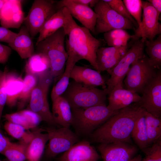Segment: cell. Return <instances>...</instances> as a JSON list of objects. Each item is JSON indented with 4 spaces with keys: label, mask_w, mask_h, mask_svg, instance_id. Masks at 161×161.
<instances>
[{
    "label": "cell",
    "mask_w": 161,
    "mask_h": 161,
    "mask_svg": "<svg viewBox=\"0 0 161 161\" xmlns=\"http://www.w3.org/2000/svg\"><path fill=\"white\" fill-rule=\"evenodd\" d=\"M94 8L98 16L95 27V34L117 29H135L130 21L117 13L103 0H98Z\"/></svg>",
    "instance_id": "8"
},
{
    "label": "cell",
    "mask_w": 161,
    "mask_h": 161,
    "mask_svg": "<svg viewBox=\"0 0 161 161\" xmlns=\"http://www.w3.org/2000/svg\"><path fill=\"white\" fill-rule=\"evenodd\" d=\"M105 42L112 39H122L128 41L132 37L124 29H117L112 30L104 34Z\"/></svg>",
    "instance_id": "37"
},
{
    "label": "cell",
    "mask_w": 161,
    "mask_h": 161,
    "mask_svg": "<svg viewBox=\"0 0 161 161\" xmlns=\"http://www.w3.org/2000/svg\"><path fill=\"white\" fill-rule=\"evenodd\" d=\"M145 111L138 103L119 110L92 134L91 140L100 144L115 142L131 144L135 123Z\"/></svg>",
    "instance_id": "1"
},
{
    "label": "cell",
    "mask_w": 161,
    "mask_h": 161,
    "mask_svg": "<svg viewBox=\"0 0 161 161\" xmlns=\"http://www.w3.org/2000/svg\"><path fill=\"white\" fill-rule=\"evenodd\" d=\"M38 76L26 73L23 79V86L17 103L18 108L21 109L29 102L31 93L38 81Z\"/></svg>",
    "instance_id": "29"
},
{
    "label": "cell",
    "mask_w": 161,
    "mask_h": 161,
    "mask_svg": "<svg viewBox=\"0 0 161 161\" xmlns=\"http://www.w3.org/2000/svg\"><path fill=\"white\" fill-rule=\"evenodd\" d=\"M23 78L17 73L8 72L6 76V88L7 94L6 104L12 107L17 103L23 86Z\"/></svg>",
    "instance_id": "24"
},
{
    "label": "cell",
    "mask_w": 161,
    "mask_h": 161,
    "mask_svg": "<svg viewBox=\"0 0 161 161\" xmlns=\"http://www.w3.org/2000/svg\"><path fill=\"white\" fill-rule=\"evenodd\" d=\"M8 44L23 59L28 58L35 53L33 41L25 26L21 27L16 37Z\"/></svg>",
    "instance_id": "22"
},
{
    "label": "cell",
    "mask_w": 161,
    "mask_h": 161,
    "mask_svg": "<svg viewBox=\"0 0 161 161\" xmlns=\"http://www.w3.org/2000/svg\"><path fill=\"white\" fill-rule=\"evenodd\" d=\"M76 23L65 7L58 9L45 23L39 32L36 45L61 28L67 35Z\"/></svg>",
    "instance_id": "14"
},
{
    "label": "cell",
    "mask_w": 161,
    "mask_h": 161,
    "mask_svg": "<svg viewBox=\"0 0 161 161\" xmlns=\"http://www.w3.org/2000/svg\"><path fill=\"white\" fill-rule=\"evenodd\" d=\"M142 159L141 155H139L133 157L128 161H141Z\"/></svg>",
    "instance_id": "45"
},
{
    "label": "cell",
    "mask_w": 161,
    "mask_h": 161,
    "mask_svg": "<svg viewBox=\"0 0 161 161\" xmlns=\"http://www.w3.org/2000/svg\"><path fill=\"white\" fill-rule=\"evenodd\" d=\"M108 95L109 104L107 106L114 111L119 110L132 103H138L141 99L138 94L123 88V85L115 86Z\"/></svg>",
    "instance_id": "19"
},
{
    "label": "cell",
    "mask_w": 161,
    "mask_h": 161,
    "mask_svg": "<svg viewBox=\"0 0 161 161\" xmlns=\"http://www.w3.org/2000/svg\"><path fill=\"white\" fill-rule=\"evenodd\" d=\"M4 128L10 136L20 142L27 144H29L33 135V132L26 131L23 127L8 121L5 123Z\"/></svg>",
    "instance_id": "31"
},
{
    "label": "cell",
    "mask_w": 161,
    "mask_h": 161,
    "mask_svg": "<svg viewBox=\"0 0 161 161\" xmlns=\"http://www.w3.org/2000/svg\"><path fill=\"white\" fill-rule=\"evenodd\" d=\"M145 111L137 119L131 134V137L142 150L148 147Z\"/></svg>",
    "instance_id": "26"
},
{
    "label": "cell",
    "mask_w": 161,
    "mask_h": 161,
    "mask_svg": "<svg viewBox=\"0 0 161 161\" xmlns=\"http://www.w3.org/2000/svg\"><path fill=\"white\" fill-rule=\"evenodd\" d=\"M145 116L149 147L155 142L161 140V119L145 111Z\"/></svg>",
    "instance_id": "27"
},
{
    "label": "cell",
    "mask_w": 161,
    "mask_h": 161,
    "mask_svg": "<svg viewBox=\"0 0 161 161\" xmlns=\"http://www.w3.org/2000/svg\"><path fill=\"white\" fill-rule=\"evenodd\" d=\"M45 131L49 136V143L45 152L48 158H54L59 154L65 152L79 141L78 135L69 128H49Z\"/></svg>",
    "instance_id": "11"
},
{
    "label": "cell",
    "mask_w": 161,
    "mask_h": 161,
    "mask_svg": "<svg viewBox=\"0 0 161 161\" xmlns=\"http://www.w3.org/2000/svg\"><path fill=\"white\" fill-rule=\"evenodd\" d=\"M4 117L7 121L21 126L27 130L33 128L26 118L19 112L6 114Z\"/></svg>",
    "instance_id": "36"
},
{
    "label": "cell",
    "mask_w": 161,
    "mask_h": 161,
    "mask_svg": "<svg viewBox=\"0 0 161 161\" xmlns=\"http://www.w3.org/2000/svg\"><path fill=\"white\" fill-rule=\"evenodd\" d=\"M123 1L130 14L137 22L138 27L142 19V0H123Z\"/></svg>",
    "instance_id": "33"
},
{
    "label": "cell",
    "mask_w": 161,
    "mask_h": 161,
    "mask_svg": "<svg viewBox=\"0 0 161 161\" xmlns=\"http://www.w3.org/2000/svg\"><path fill=\"white\" fill-rule=\"evenodd\" d=\"M40 129L33 132V135L28 145L26 153L27 161H39L44 153L45 145L49 140L47 133Z\"/></svg>",
    "instance_id": "23"
},
{
    "label": "cell",
    "mask_w": 161,
    "mask_h": 161,
    "mask_svg": "<svg viewBox=\"0 0 161 161\" xmlns=\"http://www.w3.org/2000/svg\"><path fill=\"white\" fill-rule=\"evenodd\" d=\"M141 99L138 102L146 111L157 118L161 117V71L158 70L156 75L143 90Z\"/></svg>",
    "instance_id": "13"
},
{
    "label": "cell",
    "mask_w": 161,
    "mask_h": 161,
    "mask_svg": "<svg viewBox=\"0 0 161 161\" xmlns=\"http://www.w3.org/2000/svg\"><path fill=\"white\" fill-rule=\"evenodd\" d=\"M21 1L7 0L0 10V22L6 28H18L24 21Z\"/></svg>",
    "instance_id": "18"
},
{
    "label": "cell",
    "mask_w": 161,
    "mask_h": 161,
    "mask_svg": "<svg viewBox=\"0 0 161 161\" xmlns=\"http://www.w3.org/2000/svg\"><path fill=\"white\" fill-rule=\"evenodd\" d=\"M145 46L151 64L156 69H161V35L156 39L152 40L145 39Z\"/></svg>",
    "instance_id": "28"
},
{
    "label": "cell",
    "mask_w": 161,
    "mask_h": 161,
    "mask_svg": "<svg viewBox=\"0 0 161 161\" xmlns=\"http://www.w3.org/2000/svg\"><path fill=\"white\" fill-rule=\"evenodd\" d=\"M118 13L130 21L137 27L138 24L128 12L124 3L121 0H103Z\"/></svg>",
    "instance_id": "34"
},
{
    "label": "cell",
    "mask_w": 161,
    "mask_h": 161,
    "mask_svg": "<svg viewBox=\"0 0 161 161\" xmlns=\"http://www.w3.org/2000/svg\"><path fill=\"white\" fill-rule=\"evenodd\" d=\"M7 0H0V10L2 8Z\"/></svg>",
    "instance_id": "46"
},
{
    "label": "cell",
    "mask_w": 161,
    "mask_h": 161,
    "mask_svg": "<svg viewBox=\"0 0 161 161\" xmlns=\"http://www.w3.org/2000/svg\"><path fill=\"white\" fill-rule=\"evenodd\" d=\"M38 76L37 83L31 93L28 109L38 114L43 121L53 126H58L53 118L47 99L49 87L53 78L50 69Z\"/></svg>",
    "instance_id": "6"
},
{
    "label": "cell",
    "mask_w": 161,
    "mask_h": 161,
    "mask_svg": "<svg viewBox=\"0 0 161 161\" xmlns=\"http://www.w3.org/2000/svg\"><path fill=\"white\" fill-rule=\"evenodd\" d=\"M72 124L76 133L90 136L97 128L116 114L106 106H97L86 108H71Z\"/></svg>",
    "instance_id": "4"
},
{
    "label": "cell",
    "mask_w": 161,
    "mask_h": 161,
    "mask_svg": "<svg viewBox=\"0 0 161 161\" xmlns=\"http://www.w3.org/2000/svg\"><path fill=\"white\" fill-rule=\"evenodd\" d=\"M128 48V45L123 47H102L99 48L96 53V62L98 68L110 58L121 52L127 51Z\"/></svg>",
    "instance_id": "32"
},
{
    "label": "cell",
    "mask_w": 161,
    "mask_h": 161,
    "mask_svg": "<svg viewBox=\"0 0 161 161\" xmlns=\"http://www.w3.org/2000/svg\"><path fill=\"white\" fill-rule=\"evenodd\" d=\"M150 3L154 8L160 14L161 13V0H148Z\"/></svg>",
    "instance_id": "44"
},
{
    "label": "cell",
    "mask_w": 161,
    "mask_h": 161,
    "mask_svg": "<svg viewBox=\"0 0 161 161\" xmlns=\"http://www.w3.org/2000/svg\"><path fill=\"white\" fill-rule=\"evenodd\" d=\"M4 75L0 81V119L7 100V94L6 88V76L8 70L6 66L4 70Z\"/></svg>",
    "instance_id": "38"
},
{
    "label": "cell",
    "mask_w": 161,
    "mask_h": 161,
    "mask_svg": "<svg viewBox=\"0 0 161 161\" xmlns=\"http://www.w3.org/2000/svg\"><path fill=\"white\" fill-rule=\"evenodd\" d=\"M49 60L45 55L42 53L36 52L28 58L25 66L26 73L36 76L50 69Z\"/></svg>",
    "instance_id": "25"
},
{
    "label": "cell",
    "mask_w": 161,
    "mask_h": 161,
    "mask_svg": "<svg viewBox=\"0 0 161 161\" xmlns=\"http://www.w3.org/2000/svg\"><path fill=\"white\" fill-rule=\"evenodd\" d=\"M158 70L144 54L132 64L124 80L125 89L137 94L142 93Z\"/></svg>",
    "instance_id": "7"
},
{
    "label": "cell",
    "mask_w": 161,
    "mask_h": 161,
    "mask_svg": "<svg viewBox=\"0 0 161 161\" xmlns=\"http://www.w3.org/2000/svg\"><path fill=\"white\" fill-rule=\"evenodd\" d=\"M17 33L10 30L8 28L0 27V42L9 44L14 39Z\"/></svg>",
    "instance_id": "40"
},
{
    "label": "cell",
    "mask_w": 161,
    "mask_h": 161,
    "mask_svg": "<svg viewBox=\"0 0 161 161\" xmlns=\"http://www.w3.org/2000/svg\"><path fill=\"white\" fill-rule=\"evenodd\" d=\"M58 9L52 0H35L24 21L31 38L38 33L46 22Z\"/></svg>",
    "instance_id": "10"
},
{
    "label": "cell",
    "mask_w": 161,
    "mask_h": 161,
    "mask_svg": "<svg viewBox=\"0 0 161 161\" xmlns=\"http://www.w3.org/2000/svg\"><path fill=\"white\" fill-rule=\"evenodd\" d=\"M145 39L140 38L135 41L117 64L107 72L111 75L106 81L109 93L116 86L123 85L124 78L132 64L144 54Z\"/></svg>",
    "instance_id": "9"
},
{
    "label": "cell",
    "mask_w": 161,
    "mask_h": 161,
    "mask_svg": "<svg viewBox=\"0 0 161 161\" xmlns=\"http://www.w3.org/2000/svg\"><path fill=\"white\" fill-rule=\"evenodd\" d=\"M28 144L20 142L18 143L11 142L1 154L9 161H25L27 159Z\"/></svg>",
    "instance_id": "30"
},
{
    "label": "cell",
    "mask_w": 161,
    "mask_h": 161,
    "mask_svg": "<svg viewBox=\"0 0 161 161\" xmlns=\"http://www.w3.org/2000/svg\"><path fill=\"white\" fill-rule=\"evenodd\" d=\"M143 13L140 25L134 30L131 38L136 41L140 38L152 40L161 33V24L159 22L160 14L147 1L142 0Z\"/></svg>",
    "instance_id": "12"
},
{
    "label": "cell",
    "mask_w": 161,
    "mask_h": 161,
    "mask_svg": "<svg viewBox=\"0 0 161 161\" xmlns=\"http://www.w3.org/2000/svg\"><path fill=\"white\" fill-rule=\"evenodd\" d=\"M11 51L10 47L0 44V64H5L7 61Z\"/></svg>",
    "instance_id": "41"
},
{
    "label": "cell",
    "mask_w": 161,
    "mask_h": 161,
    "mask_svg": "<svg viewBox=\"0 0 161 161\" xmlns=\"http://www.w3.org/2000/svg\"><path fill=\"white\" fill-rule=\"evenodd\" d=\"M145 157L141 161H161V141L142 150Z\"/></svg>",
    "instance_id": "35"
},
{
    "label": "cell",
    "mask_w": 161,
    "mask_h": 161,
    "mask_svg": "<svg viewBox=\"0 0 161 161\" xmlns=\"http://www.w3.org/2000/svg\"><path fill=\"white\" fill-rule=\"evenodd\" d=\"M19 112L26 118L33 128L37 127L43 121L38 114L30 109L22 110Z\"/></svg>",
    "instance_id": "39"
},
{
    "label": "cell",
    "mask_w": 161,
    "mask_h": 161,
    "mask_svg": "<svg viewBox=\"0 0 161 161\" xmlns=\"http://www.w3.org/2000/svg\"><path fill=\"white\" fill-rule=\"evenodd\" d=\"M52 115L56 123L69 128L72 121L71 107L67 100L61 96L52 101Z\"/></svg>",
    "instance_id": "21"
},
{
    "label": "cell",
    "mask_w": 161,
    "mask_h": 161,
    "mask_svg": "<svg viewBox=\"0 0 161 161\" xmlns=\"http://www.w3.org/2000/svg\"><path fill=\"white\" fill-rule=\"evenodd\" d=\"M66 35L64 30L61 28L36 45V52L43 53L48 59L53 79H59L65 69L68 58L65 46Z\"/></svg>",
    "instance_id": "3"
},
{
    "label": "cell",
    "mask_w": 161,
    "mask_h": 161,
    "mask_svg": "<svg viewBox=\"0 0 161 161\" xmlns=\"http://www.w3.org/2000/svg\"><path fill=\"white\" fill-rule=\"evenodd\" d=\"M70 78L73 80L90 86L107 88L106 81L99 72L85 66L75 65L72 70Z\"/></svg>",
    "instance_id": "20"
},
{
    "label": "cell",
    "mask_w": 161,
    "mask_h": 161,
    "mask_svg": "<svg viewBox=\"0 0 161 161\" xmlns=\"http://www.w3.org/2000/svg\"><path fill=\"white\" fill-rule=\"evenodd\" d=\"M0 161H1V160H0Z\"/></svg>",
    "instance_id": "48"
},
{
    "label": "cell",
    "mask_w": 161,
    "mask_h": 161,
    "mask_svg": "<svg viewBox=\"0 0 161 161\" xmlns=\"http://www.w3.org/2000/svg\"><path fill=\"white\" fill-rule=\"evenodd\" d=\"M97 148L103 161H128L137 151L135 146L123 142L100 144Z\"/></svg>",
    "instance_id": "15"
},
{
    "label": "cell",
    "mask_w": 161,
    "mask_h": 161,
    "mask_svg": "<svg viewBox=\"0 0 161 161\" xmlns=\"http://www.w3.org/2000/svg\"><path fill=\"white\" fill-rule=\"evenodd\" d=\"M67 35L65 46L68 57L77 62L85 60L98 71L96 53L98 49L106 43L104 40L94 37L88 29L77 23Z\"/></svg>",
    "instance_id": "2"
},
{
    "label": "cell",
    "mask_w": 161,
    "mask_h": 161,
    "mask_svg": "<svg viewBox=\"0 0 161 161\" xmlns=\"http://www.w3.org/2000/svg\"><path fill=\"white\" fill-rule=\"evenodd\" d=\"M4 73V71H2L0 69V81L3 77Z\"/></svg>",
    "instance_id": "47"
},
{
    "label": "cell",
    "mask_w": 161,
    "mask_h": 161,
    "mask_svg": "<svg viewBox=\"0 0 161 161\" xmlns=\"http://www.w3.org/2000/svg\"><path fill=\"white\" fill-rule=\"evenodd\" d=\"M58 10L66 7L70 13L84 27L95 34V27L98 16L91 7L74 2L72 0H62L56 3Z\"/></svg>",
    "instance_id": "16"
},
{
    "label": "cell",
    "mask_w": 161,
    "mask_h": 161,
    "mask_svg": "<svg viewBox=\"0 0 161 161\" xmlns=\"http://www.w3.org/2000/svg\"><path fill=\"white\" fill-rule=\"evenodd\" d=\"M11 143L9 139L3 134L0 129V153L1 154Z\"/></svg>",
    "instance_id": "42"
},
{
    "label": "cell",
    "mask_w": 161,
    "mask_h": 161,
    "mask_svg": "<svg viewBox=\"0 0 161 161\" xmlns=\"http://www.w3.org/2000/svg\"><path fill=\"white\" fill-rule=\"evenodd\" d=\"M107 88L101 89L89 86L74 80L69 82L61 95L69 103L71 108H86L94 106H106Z\"/></svg>",
    "instance_id": "5"
},
{
    "label": "cell",
    "mask_w": 161,
    "mask_h": 161,
    "mask_svg": "<svg viewBox=\"0 0 161 161\" xmlns=\"http://www.w3.org/2000/svg\"><path fill=\"white\" fill-rule=\"evenodd\" d=\"M100 157L89 141L83 140L64 152L58 161H97Z\"/></svg>",
    "instance_id": "17"
},
{
    "label": "cell",
    "mask_w": 161,
    "mask_h": 161,
    "mask_svg": "<svg viewBox=\"0 0 161 161\" xmlns=\"http://www.w3.org/2000/svg\"><path fill=\"white\" fill-rule=\"evenodd\" d=\"M72 1L75 3L92 7L95 6L98 0H72Z\"/></svg>",
    "instance_id": "43"
}]
</instances>
